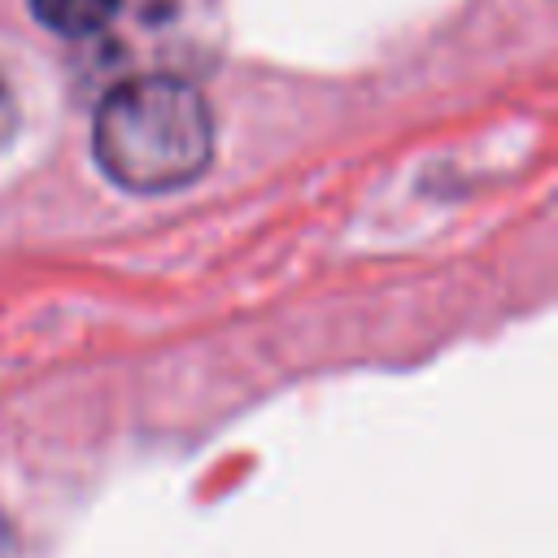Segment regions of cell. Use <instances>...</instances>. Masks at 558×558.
Here are the masks:
<instances>
[{
    "mask_svg": "<svg viewBox=\"0 0 558 558\" xmlns=\"http://www.w3.org/2000/svg\"><path fill=\"white\" fill-rule=\"evenodd\" d=\"M13 131H17V100H13V87L0 74V148L13 140Z\"/></svg>",
    "mask_w": 558,
    "mask_h": 558,
    "instance_id": "cell-3",
    "label": "cell"
},
{
    "mask_svg": "<svg viewBox=\"0 0 558 558\" xmlns=\"http://www.w3.org/2000/svg\"><path fill=\"white\" fill-rule=\"evenodd\" d=\"M92 153L105 179L126 192L161 196L196 183L214 157V118L205 96L174 74L118 83L92 122Z\"/></svg>",
    "mask_w": 558,
    "mask_h": 558,
    "instance_id": "cell-1",
    "label": "cell"
},
{
    "mask_svg": "<svg viewBox=\"0 0 558 558\" xmlns=\"http://www.w3.org/2000/svg\"><path fill=\"white\" fill-rule=\"evenodd\" d=\"M118 4H122V0H31V13H35L48 31L78 39V35L105 31V26L113 22Z\"/></svg>",
    "mask_w": 558,
    "mask_h": 558,
    "instance_id": "cell-2",
    "label": "cell"
}]
</instances>
